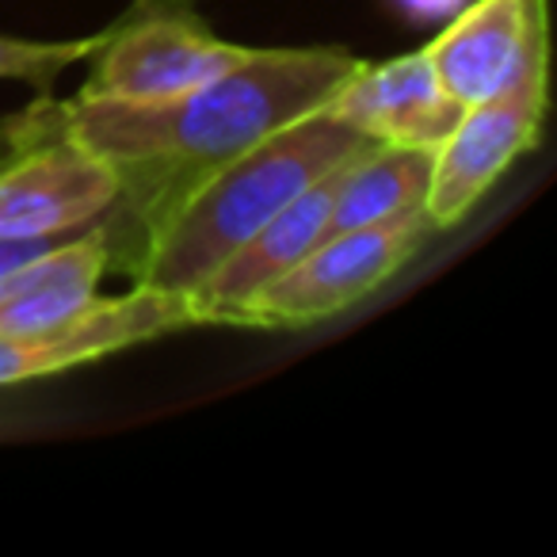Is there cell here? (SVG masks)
<instances>
[{
    "mask_svg": "<svg viewBox=\"0 0 557 557\" xmlns=\"http://www.w3.org/2000/svg\"><path fill=\"white\" fill-rule=\"evenodd\" d=\"M359 62L333 47L252 50L237 70L176 100L35 103L62 138L108 161L119 176V202L100 222L111 245V271L131 275L153 230L222 164L252 149L278 126L325 108Z\"/></svg>",
    "mask_w": 557,
    "mask_h": 557,
    "instance_id": "1",
    "label": "cell"
},
{
    "mask_svg": "<svg viewBox=\"0 0 557 557\" xmlns=\"http://www.w3.org/2000/svg\"><path fill=\"white\" fill-rule=\"evenodd\" d=\"M374 146L379 141L351 131L329 108L278 126L275 134L260 138L252 149L202 180L157 225L131 271L134 287L195 295L298 191Z\"/></svg>",
    "mask_w": 557,
    "mask_h": 557,
    "instance_id": "2",
    "label": "cell"
},
{
    "mask_svg": "<svg viewBox=\"0 0 557 557\" xmlns=\"http://www.w3.org/2000/svg\"><path fill=\"white\" fill-rule=\"evenodd\" d=\"M252 47L225 42L184 0H134L88 54L81 100L161 103L237 70Z\"/></svg>",
    "mask_w": 557,
    "mask_h": 557,
    "instance_id": "3",
    "label": "cell"
},
{
    "mask_svg": "<svg viewBox=\"0 0 557 557\" xmlns=\"http://www.w3.org/2000/svg\"><path fill=\"white\" fill-rule=\"evenodd\" d=\"M432 233L435 222L428 210H417L325 237L295 268L256 290L237 310L233 325L302 329L336 318L386 287L405 263L417 260Z\"/></svg>",
    "mask_w": 557,
    "mask_h": 557,
    "instance_id": "4",
    "label": "cell"
},
{
    "mask_svg": "<svg viewBox=\"0 0 557 557\" xmlns=\"http://www.w3.org/2000/svg\"><path fill=\"white\" fill-rule=\"evenodd\" d=\"M0 233H85L119 202L115 169L50 131L35 108L0 126Z\"/></svg>",
    "mask_w": 557,
    "mask_h": 557,
    "instance_id": "5",
    "label": "cell"
},
{
    "mask_svg": "<svg viewBox=\"0 0 557 557\" xmlns=\"http://www.w3.org/2000/svg\"><path fill=\"white\" fill-rule=\"evenodd\" d=\"M549 108V54L523 62L493 96L470 103L432 153L424 210L435 230L458 225L485 191L539 146Z\"/></svg>",
    "mask_w": 557,
    "mask_h": 557,
    "instance_id": "6",
    "label": "cell"
},
{
    "mask_svg": "<svg viewBox=\"0 0 557 557\" xmlns=\"http://www.w3.org/2000/svg\"><path fill=\"white\" fill-rule=\"evenodd\" d=\"M210 325L195 295L134 287L119 298H92L70 321L35 336H0V386H20L32 379L96 363L111 351L134 348L153 336Z\"/></svg>",
    "mask_w": 557,
    "mask_h": 557,
    "instance_id": "7",
    "label": "cell"
},
{
    "mask_svg": "<svg viewBox=\"0 0 557 557\" xmlns=\"http://www.w3.org/2000/svg\"><path fill=\"white\" fill-rule=\"evenodd\" d=\"M539 54H549L546 0H470L424 47L440 85L462 108L493 96Z\"/></svg>",
    "mask_w": 557,
    "mask_h": 557,
    "instance_id": "8",
    "label": "cell"
},
{
    "mask_svg": "<svg viewBox=\"0 0 557 557\" xmlns=\"http://www.w3.org/2000/svg\"><path fill=\"white\" fill-rule=\"evenodd\" d=\"M325 108L379 146L412 149H435L466 111L440 85L424 50L382 65L359 62Z\"/></svg>",
    "mask_w": 557,
    "mask_h": 557,
    "instance_id": "9",
    "label": "cell"
},
{
    "mask_svg": "<svg viewBox=\"0 0 557 557\" xmlns=\"http://www.w3.org/2000/svg\"><path fill=\"white\" fill-rule=\"evenodd\" d=\"M351 161L336 164L333 172H325L321 180H313L306 191H298L287 207L275 218L260 225L214 275L195 290L199 306L207 310L210 325L214 321L237 318V310L256 295L260 287H268L271 278H278L287 268H295L310 248H318L325 240L329 230V210H333L336 187Z\"/></svg>",
    "mask_w": 557,
    "mask_h": 557,
    "instance_id": "10",
    "label": "cell"
},
{
    "mask_svg": "<svg viewBox=\"0 0 557 557\" xmlns=\"http://www.w3.org/2000/svg\"><path fill=\"white\" fill-rule=\"evenodd\" d=\"M103 271H111V245L100 225L9 271L0 278V336H35L70 321L96 298Z\"/></svg>",
    "mask_w": 557,
    "mask_h": 557,
    "instance_id": "11",
    "label": "cell"
},
{
    "mask_svg": "<svg viewBox=\"0 0 557 557\" xmlns=\"http://www.w3.org/2000/svg\"><path fill=\"white\" fill-rule=\"evenodd\" d=\"M432 153L435 149L374 146L356 157L336 187L325 237L424 210L428 184H432Z\"/></svg>",
    "mask_w": 557,
    "mask_h": 557,
    "instance_id": "12",
    "label": "cell"
},
{
    "mask_svg": "<svg viewBox=\"0 0 557 557\" xmlns=\"http://www.w3.org/2000/svg\"><path fill=\"white\" fill-rule=\"evenodd\" d=\"M100 35H88V39H73V42H32V39L0 35V81H24V85L39 88L47 96L50 85L70 65L88 62V54L100 47Z\"/></svg>",
    "mask_w": 557,
    "mask_h": 557,
    "instance_id": "13",
    "label": "cell"
},
{
    "mask_svg": "<svg viewBox=\"0 0 557 557\" xmlns=\"http://www.w3.org/2000/svg\"><path fill=\"white\" fill-rule=\"evenodd\" d=\"M70 237H77V233H50V237H9V233H0V278L9 275V271L24 268V263L39 260V256H47L50 248H58Z\"/></svg>",
    "mask_w": 557,
    "mask_h": 557,
    "instance_id": "14",
    "label": "cell"
},
{
    "mask_svg": "<svg viewBox=\"0 0 557 557\" xmlns=\"http://www.w3.org/2000/svg\"><path fill=\"white\" fill-rule=\"evenodd\" d=\"M470 0H394V9L401 12L409 24H447L450 16L466 9Z\"/></svg>",
    "mask_w": 557,
    "mask_h": 557,
    "instance_id": "15",
    "label": "cell"
}]
</instances>
